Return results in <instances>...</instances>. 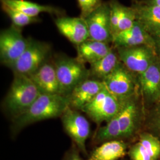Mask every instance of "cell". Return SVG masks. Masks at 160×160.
<instances>
[{
  "label": "cell",
  "instance_id": "obj_1",
  "mask_svg": "<svg viewBox=\"0 0 160 160\" xmlns=\"http://www.w3.org/2000/svg\"><path fill=\"white\" fill-rule=\"evenodd\" d=\"M69 106L68 97L61 94H40L23 114L12 119V129L17 132L35 122L61 117Z\"/></svg>",
  "mask_w": 160,
  "mask_h": 160
},
{
  "label": "cell",
  "instance_id": "obj_2",
  "mask_svg": "<svg viewBox=\"0 0 160 160\" xmlns=\"http://www.w3.org/2000/svg\"><path fill=\"white\" fill-rule=\"evenodd\" d=\"M40 94L29 76L14 74L12 85L4 100V108L14 119L29 109Z\"/></svg>",
  "mask_w": 160,
  "mask_h": 160
},
{
  "label": "cell",
  "instance_id": "obj_3",
  "mask_svg": "<svg viewBox=\"0 0 160 160\" xmlns=\"http://www.w3.org/2000/svg\"><path fill=\"white\" fill-rule=\"evenodd\" d=\"M61 94L68 97L75 88L89 78V70L77 58L58 55L54 60Z\"/></svg>",
  "mask_w": 160,
  "mask_h": 160
},
{
  "label": "cell",
  "instance_id": "obj_4",
  "mask_svg": "<svg viewBox=\"0 0 160 160\" xmlns=\"http://www.w3.org/2000/svg\"><path fill=\"white\" fill-rule=\"evenodd\" d=\"M51 51L49 43L29 38L28 47L10 69L14 74L30 76L48 61Z\"/></svg>",
  "mask_w": 160,
  "mask_h": 160
},
{
  "label": "cell",
  "instance_id": "obj_5",
  "mask_svg": "<svg viewBox=\"0 0 160 160\" xmlns=\"http://www.w3.org/2000/svg\"><path fill=\"white\" fill-rule=\"evenodd\" d=\"M29 38L22 34V29L12 25L1 31L0 60L1 62L10 68L21 57L29 44Z\"/></svg>",
  "mask_w": 160,
  "mask_h": 160
},
{
  "label": "cell",
  "instance_id": "obj_6",
  "mask_svg": "<svg viewBox=\"0 0 160 160\" xmlns=\"http://www.w3.org/2000/svg\"><path fill=\"white\" fill-rule=\"evenodd\" d=\"M122 104V102L104 87L81 111L99 124L103 122H108L114 118L119 113Z\"/></svg>",
  "mask_w": 160,
  "mask_h": 160
},
{
  "label": "cell",
  "instance_id": "obj_7",
  "mask_svg": "<svg viewBox=\"0 0 160 160\" xmlns=\"http://www.w3.org/2000/svg\"><path fill=\"white\" fill-rule=\"evenodd\" d=\"M120 61L131 72L142 74L157 61L158 57L154 48L146 45L129 48H117Z\"/></svg>",
  "mask_w": 160,
  "mask_h": 160
},
{
  "label": "cell",
  "instance_id": "obj_8",
  "mask_svg": "<svg viewBox=\"0 0 160 160\" xmlns=\"http://www.w3.org/2000/svg\"><path fill=\"white\" fill-rule=\"evenodd\" d=\"M61 118L65 131L74 142L77 148L86 154V141L90 133L88 121L77 110L70 106L65 110Z\"/></svg>",
  "mask_w": 160,
  "mask_h": 160
},
{
  "label": "cell",
  "instance_id": "obj_9",
  "mask_svg": "<svg viewBox=\"0 0 160 160\" xmlns=\"http://www.w3.org/2000/svg\"><path fill=\"white\" fill-rule=\"evenodd\" d=\"M89 39L109 43L112 42L110 10L108 2H103L85 19Z\"/></svg>",
  "mask_w": 160,
  "mask_h": 160
},
{
  "label": "cell",
  "instance_id": "obj_10",
  "mask_svg": "<svg viewBox=\"0 0 160 160\" xmlns=\"http://www.w3.org/2000/svg\"><path fill=\"white\" fill-rule=\"evenodd\" d=\"M103 82L108 91L121 102L130 98L134 92L135 82L131 72L121 62Z\"/></svg>",
  "mask_w": 160,
  "mask_h": 160
},
{
  "label": "cell",
  "instance_id": "obj_11",
  "mask_svg": "<svg viewBox=\"0 0 160 160\" xmlns=\"http://www.w3.org/2000/svg\"><path fill=\"white\" fill-rule=\"evenodd\" d=\"M55 24L59 33L76 46L89 39L86 21L81 17H57Z\"/></svg>",
  "mask_w": 160,
  "mask_h": 160
},
{
  "label": "cell",
  "instance_id": "obj_12",
  "mask_svg": "<svg viewBox=\"0 0 160 160\" xmlns=\"http://www.w3.org/2000/svg\"><path fill=\"white\" fill-rule=\"evenodd\" d=\"M112 43L115 48L141 45L151 46L154 48V42L152 36L138 21H136L130 28L113 36Z\"/></svg>",
  "mask_w": 160,
  "mask_h": 160
},
{
  "label": "cell",
  "instance_id": "obj_13",
  "mask_svg": "<svg viewBox=\"0 0 160 160\" xmlns=\"http://www.w3.org/2000/svg\"><path fill=\"white\" fill-rule=\"evenodd\" d=\"M105 87L102 81L88 78L77 86L69 96V106L82 110L95 98Z\"/></svg>",
  "mask_w": 160,
  "mask_h": 160
},
{
  "label": "cell",
  "instance_id": "obj_14",
  "mask_svg": "<svg viewBox=\"0 0 160 160\" xmlns=\"http://www.w3.org/2000/svg\"><path fill=\"white\" fill-rule=\"evenodd\" d=\"M132 7L137 21L141 23L152 36L160 32V6L149 4L143 0H134Z\"/></svg>",
  "mask_w": 160,
  "mask_h": 160
},
{
  "label": "cell",
  "instance_id": "obj_15",
  "mask_svg": "<svg viewBox=\"0 0 160 160\" xmlns=\"http://www.w3.org/2000/svg\"><path fill=\"white\" fill-rule=\"evenodd\" d=\"M110 24L113 37L130 28L137 21L136 14L133 8L122 4L118 0H110Z\"/></svg>",
  "mask_w": 160,
  "mask_h": 160
},
{
  "label": "cell",
  "instance_id": "obj_16",
  "mask_svg": "<svg viewBox=\"0 0 160 160\" xmlns=\"http://www.w3.org/2000/svg\"><path fill=\"white\" fill-rule=\"evenodd\" d=\"M29 77L41 94H61L59 83L53 62L46 61Z\"/></svg>",
  "mask_w": 160,
  "mask_h": 160
},
{
  "label": "cell",
  "instance_id": "obj_17",
  "mask_svg": "<svg viewBox=\"0 0 160 160\" xmlns=\"http://www.w3.org/2000/svg\"><path fill=\"white\" fill-rule=\"evenodd\" d=\"M132 160H157L160 156V140L151 133H144L129 151Z\"/></svg>",
  "mask_w": 160,
  "mask_h": 160
},
{
  "label": "cell",
  "instance_id": "obj_18",
  "mask_svg": "<svg viewBox=\"0 0 160 160\" xmlns=\"http://www.w3.org/2000/svg\"><path fill=\"white\" fill-rule=\"evenodd\" d=\"M139 80L145 99L149 103L160 102V61L158 59L139 74Z\"/></svg>",
  "mask_w": 160,
  "mask_h": 160
},
{
  "label": "cell",
  "instance_id": "obj_19",
  "mask_svg": "<svg viewBox=\"0 0 160 160\" xmlns=\"http://www.w3.org/2000/svg\"><path fill=\"white\" fill-rule=\"evenodd\" d=\"M1 4L12 8L32 17H39L41 13H48L57 17L64 16L63 10L55 6L42 5L27 0H1Z\"/></svg>",
  "mask_w": 160,
  "mask_h": 160
},
{
  "label": "cell",
  "instance_id": "obj_20",
  "mask_svg": "<svg viewBox=\"0 0 160 160\" xmlns=\"http://www.w3.org/2000/svg\"><path fill=\"white\" fill-rule=\"evenodd\" d=\"M78 57L83 63L92 64L106 56L112 48L109 43L88 39L77 46Z\"/></svg>",
  "mask_w": 160,
  "mask_h": 160
},
{
  "label": "cell",
  "instance_id": "obj_21",
  "mask_svg": "<svg viewBox=\"0 0 160 160\" xmlns=\"http://www.w3.org/2000/svg\"><path fill=\"white\" fill-rule=\"evenodd\" d=\"M117 116L121 138L131 136L136 129L137 120L138 108L136 103L131 98L123 101Z\"/></svg>",
  "mask_w": 160,
  "mask_h": 160
},
{
  "label": "cell",
  "instance_id": "obj_22",
  "mask_svg": "<svg viewBox=\"0 0 160 160\" xmlns=\"http://www.w3.org/2000/svg\"><path fill=\"white\" fill-rule=\"evenodd\" d=\"M127 145L120 140L106 141L95 149L87 160H118L126 154Z\"/></svg>",
  "mask_w": 160,
  "mask_h": 160
},
{
  "label": "cell",
  "instance_id": "obj_23",
  "mask_svg": "<svg viewBox=\"0 0 160 160\" xmlns=\"http://www.w3.org/2000/svg\"><path fill=\"white\" fill-rule=\"evenodd\" d=\"M117 52L112 49L104 57L94 63L90 64V77L94 79L102 81L110 74L120 63Z\"/></svg>",
  "mask_w": 160,
  "mask_h": 160
},
{
  "label": "cell",
  "instance_id": "obj_24",
  "mask_svg": "<svg viewBox=\"0 0 160 160\" xmlns=\"http://www.w3.org/2000/svg\"><path fill=\"white\" fill-rule=\"evenodd\" d=\"M2 11L12 20V25L22 29L23 27L34 23H40L41 19L39 17H32L16 9L1 4Z\"/></svg>",
  "mask_w": 160,
  "mask_h": 160
},
{
  "label": "cell",
  "instance_id": "obj_25",
  "mask_svg": "<svg viewBox=\"0 0 160 160\" xmlns=\"http://www.w3.org/2000/svg\"><path fill=\"white\" fill-rule=\"evenodd\" d=\"M117 114L108 122L106 125L99 129L96 137L97 141L100 142L109 141L121 138L120 128Z\"/></svg>",
  "mask_w": 160,
  "mask_h": 160
},
{
  "label": "cell",
  "instance_id": "obj_26",
  "mask_svg": "<svg viewBox=\"0 0 160 160\" xmlns=\"http://www.w3.org/2000/svg\"><path fill=\"white\" fill-rule=\"evenodd\" d=\"M81 14L80 17L85 19L102 4V0H77Z\"/></svg>",
  "mask_w": 160,
  "mask_h": 160
},
{
  "label": "cell",
  "instance_id": "obj_27",
  "mask_svg": "<svg viewBox=\"0 0 160 160\" xmlns=\"http://www.w3.org/2000/svg\"><path fill=\"white\" fill-rule=\"evenodd\" d=\"M157 106L150 115L149 125L150 129L160 138V102L156 104Z\"/></svg>",
  "mask_w": 160,
  "mask_h": 160
},
{
  "label": "cell",
  "instance_id": "obj_28",
  "mask_svg": "<svg viewBox=\"0 0 160 160\" xmlns=\"http://www.w3.org/2000/svg\"><path fill=\"white\" fill-rule=\"evenodd\" d=\"M64 160H82L77 149H71L65 155Z\"/></svg>",
  "mask_w": 160,
  "mask_h": 160
},
{
  "label": "cell",
  "instance_id": "obj_29",
  "mask_svg": "<svg viewBox=\"0 0 160 160\" xmlns=\"http://www.w3.org/2000/svg\"><path fill=\"white\" fill-rule=\"evenodd\" d=\"M154 42V49L155 52L160 59V32L152 36Z\"/></svg>",
  "mask_w": 160,
  "mask_h": 160
},
{
  "label": "cell",
  "instance_id": "obj_30",
  "mask_svg": "<svg viewBox=\"0 0 160 160\" xmlns=\"http://www.w3.org/2000/svg\"><path fill=\"white\" fill-rule=\"evenodd\" d=\"M145 2L149 4L160 6V0H143Z\"/></svg>",
  "mask_w": 160,
  "mask_h": 160
}]
</instances>
